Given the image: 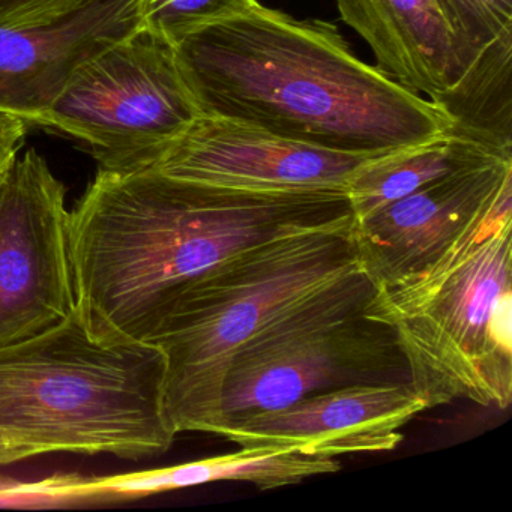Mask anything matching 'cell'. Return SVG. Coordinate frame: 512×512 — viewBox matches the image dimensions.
<instances>
[{"mask_svg": "<svg viewBox=\"0 0 512 512\" xmlns=\"http://www.w3.org/2000/svg\"><path fill=\"white\" fill-rule=\"evenodd\" d=\"M256 0H140L142 26L178 46L194 32L242 13Z\"/></svg>", "mask_w": 512, "mask_h": 512, "instance_id": "obj_17", "label": "cell"}, {"mask_svg": "<svg viewBox=\"0 0 512 512\" xmlns=\"http://www.w3.org/2000/svg\"><path fill=\"white\" fill-rule=\"evenodd\" d=\"M338 470H341L338 458L293 449H239L235 454L167 469L86 479L85 493L89 500L137 499L209 482H247L260 490H274Z\"/></svg>", "mask_w": 512, "mask_h": 512, "instance_id": "obj_14", "label": "cell"}, {"mask_svg": "<svg viewBox=\"0 0 512 512\" xmlns=\"http://www.w3.org/2000/svg\"><path fill=\"white\" fill-rule=\"evenodd\" d=\"M202 115L176 47L140 26L89 59L37 124L91 149L101 170L151 169Z\"/></svg>", "mask_w": 512, "mask_h": 512, "instance_id": "obj_7", "label": "cell"}, {"mask_svg": "<svg viewBox=\"0 0 512 512\" xmlns=\"http://www.w3.org/2000/svg\"><path fill=\"white\" fill-rule=\"evenodd\" d=\"M67 188L29 149L0 172V347L77 310Z\"/></svg>", "mask_w": 512, "mask_h": 512, "instance_id": "obj_8", "label": "cell"}, {"mask_svg": "<svg viewBox=\"0 0 512 512\" xmlns=\"http://www.w3.org/2000/svg\"><path fill=\"white\" fill-rule=\"evenodd\" d=\"M376 284L361 268L269 323L230 362L220 422L283 409L317 392L410 383L394 331L365 313Z\"/></svg>", "mask_w": 512, "mask_h": 512, "instance_id": "obj_6", "label": "cell"}, {"mask_svg": "<svg viewBox=\"0 0 512 512\" xmlns=\"http://www.w3.org/2000/svg\"><path fill=\"white\" fill-rule=\"evenodd\" d=\"M28 134V121L0 110V172L16 160Z\"/></svg>", "mask_w": 512, "mask_h": 512, "instance_id": "obj_20", "label": "cell"}, {"mask_svg": "<svg viewBox=\"0 0 512 512\" xmlns=\"http://www.w3.org/2000/svg\"><path fill=\"white\" fill-rule=\"evenodd\" d=\"M511 263L512 206L427 268L376 287L365 313L394 331L428 409L457 400L511 404Z\"/></svg>", "mask_w": 512, "mask_h": 512, "instance_id": "obj_5", "label": "cell"}, {"mask_svg": "<svg viewBox=\"0 0 512 512\" xmlns=\"http://www.w3.org/2000/svg\"><path fill=\"white\" fill-rule=\"evenodd\" d=\"M176 47L205 115L340 152H389L451 130L448 116L356 58L337 26L253 2Z\"/></svg>", "mask_w": 512, "mask_h": 512, "instance_id": "obj_2", "label": "cell"}, {"mask_svg": "<svg viewBox=\"0 0 512 512\" xmlns=\"http://www.w3.org/2000/svg\"><path fill=\"white\" fill-rule=\"evenodd\" d=\"M380 154L317 148L202 113L151 169L232 190H346L352 173Z\"/></svg>", "mask_w": 512, "mask_h": 512, "instance_id": "obj_10", "label": "cell"}, {"mask_svg": "<svg viewBox=\"0 0 512 512\" xmlns=\"http://www.w3.org/2000/svg\"><path fill=\"white\" fill-rule=\"evenodd\" d=\"M436 4L451 34L452 49L451 80L440 95L512 74V0H436Z\"/></svg>", "mask_w": 512, "mask_h": 512, "instance_id": "obj_16", "label": "cell"}, {"mask_svg": "<svg viewBox=\"0 0 512 512\" xmlns=\"http://www.w3.org/2000/svg\"><path fill=\"white\" fill-rule=\"evenodd\" d=\"M85 481L74 475L53 476L40 482L17 481L0 490V508H67L85 503Z\"/></svg>", "mask_w": 512, "mask_h": 512, "instance_id": "obj_18", "label": "cell"}, {"mask_svg": "<svg viewBox=\"0 0 512 512\" xmlns=\"http://www.w3.org/2000/svg\"><path fill=\"white\" fill-rule=\"evenodd\" d=\"M511 206L512 157L458 170L353 220L359 266L376 287L391 286Z\"/></svg>", "mask_w": 512, "mask_h": 512, "instance_id": "obj_9", "label": "cell"}, {"mask_svg": "<svg viewBox=\"0 0 512 512\" xmlns=\"http://www.w3.org/2000/svg\"><path fill=\"white\" fill-rule=\"evenodd\" d=\"M341 20L370 46L376 67L434 101L451 80V34L436 0H335Z\"/></svg>", "mask_w": 512, "mask_h": 512, "instance_id": "obj_13", "label": "cell"}, {"mask_svg": "<svg viewBox=\"0 0 512 512\" xmlns=\"http://www.w3.org/2000/svg\"><path fill=\"white\" fill-rule=\"evenodd\" d=\"M352 226L346 190H232L98 169L71 211L77 313L101 337L146 341L179 293L233 254Z\"/></svg>", "mask_w": 512, "mask_h": 512, "instance_id": "obj_1", "label": "cell"}, {"mask_svg": "<svg viewBox=\"0 0 512 512\" xmlns=\"http://www.w3.org/2000/svg\"><path fill=\"white\" fill-rule=\"evenodd\" d=\"M503 157L512 154L452 130L436 139L377 155L347 181L353 220H361L458 170Z\"/></svg>", "mask_w": 512, "mask_h": 512, "instance_id": "obj_15", "label": "cell"}, {"mask_svg": "<svg viewBox=\"0 0 512 512\" xmlns=\"http://www.w3.org/2000/svg\"><path fill=\"white\" fill-rule=\"evenodd\" d=\"M37 455L40 454L31 446L16 442L0 431V469L19 463V461L28 460V458L37 457Z\"/></svg>", "mask_w": 512, "mask_h": 512, "instance_id": "obj_21", "label": "cell"}, {"mask_svg": "<svg viewBox=\"0 0 512 512\" xmlns=\"http://www.w3.org/2000/svg\"><path fill=\"white\" fill-rule=\"evenodd\" d=\"M140 26V0H97L49 25L0 29V110L37 124L85 62Z\"/></svg>", "mask_w": 512, "mask_h": 512, "instance_id": "obj_12", "label": "cell"}, {"mask_svg": "<svg viewBox=\"0 0 512 512\" xmlns=\"http://www.w3.org/2000/svg\"><path fill=\"white\" fill-rule=\"evenodd\" d=\"M425 410L427 403L410 383L347 386L232 419L215 436L239 449H293L338 458L392 451L403 442V428Z\"/></svg>", "mask_w": 512, "mask_h": 512, "instance_id": "obj_11", "label": "cell"}, {"mask_svg": "<svg viewBox=\"0 0 512 512\" xmlns=\"http://www.w3.org/2000/svg\"><path fill=\"white\" fill-rule=\"evenodd\" d=\"M14 482H17L16 479L7 478V476L0 475V490H2V488L10 487V485H13Z\"/></svg>", "mask_w": 512, "mask_h": 512, "instance_id": "obj_22", "label": "cell"}, {"mask_svg": "<svg viewBox=\"0 0 512 512\" xmlns=\"http://www.w3.org/2000/svg\"><path fill=\"white\" fill-rule=\"evenodd\" d=\"M164 358L145 341L109 340L76 313L0 347V431L40 455L169 451Z\"/></svg>", "mask_w": 512, "mask_h": 512, "instance_id": "obj_3", "label": "cell"}, {"mask_svg": "<svg viewBox=\"0 0 512 512\" xmlns=\"http://www.w3.org/2000/svg\"><path fill=\"white\" fill-rule=\"evenodd\" d=\"M97 0H0V29L49 25L91 7Z\"/></svg>", "mask_w": 512, "mask_h": 512, "instance_id": "obj_19", "label": "cell"}, {"mask_svg": "<svg viewBox=\"0 0 512 512\" xmlns=\"http://www.w3.org/2000/svg\"><path fill=\"white\" fill-rule=\"evenodd\" d=\"M349 229L283 236L233 254L185 287L145 343L164 358L169 424L214 434L239 350L308 296L361 268Z\"/></svg>", "mask_w": 512, "mask_h": 512, "instance_id": "obj_4", "label": "cell"}]
</instances>
